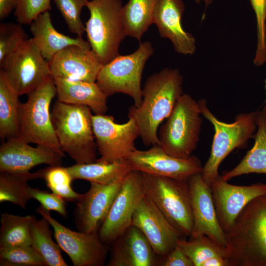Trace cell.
Returning <instances> with one entry per match:
<instances>
[{"label":"cell","instance_id":"cell-1","mask_svg":"<svg viewBox=\"0 0 266 266\" xmlns=\"http://www.w3.org/2000/svg\"><path fill=\"white\" fill-rule=\"evenodd\" d=\"M183 77L176 68H165L149 76L142 89V101L138 107L132 106L129 118H133L145 146L159 145L158 129L171 113L180 96Z\"/></svg>","mask_w":266,"mask_h":266},{"label":"cell","instance_id":"cell-2","mask_svg":"<svg viewBox=\"0 0 266 266\" xmlns=\"http://www.w3.org/2000/svg\"><path fill=\"white\" fill-rule=\"evenodd\" d=\"M225 235L230 266H266V192L246 205Z\"/></svg>","mask_w":266,"mask_h":266},{"label":"cell","instance_id":"cell-3","mask_svg":"<svg viewBox=\"0 0 266 266\" xmlns=\"http://www.w3.org/2000/svg\"><path fill=\"white\" fill-rule=\"evenodd\" d=\"M91 111L87 106L57 100L51 112L53 128L62 151L77 164L97 160Z\"/></svg>","mask_w":266,"mask_h":266},{"label":"cell","instance_id":"cell-4","mask_svg":"<svg viewBox=\"0 0 266 266\" xmlns=\"http://www.w3.org/2000/svg\"><path fill=\"white\" fill-rule=\"evenodd\" d=\"M144 195L182 237H190L194 226L188 181L141 172Z\"/></svg>","mask_w":266,"mask_h":266},{"label":"cell","instance_id":"cell-5","mask_svg":"<svg viewBox=\"0 0 266 266\" xmlns=\"http://www.w3.org/2000/svg\"><path fill=\"white\" fill-rule=\"evenodd\" d=\"M200 114L213 125L215 133L209 158L201 172L204 181L210 186L219 175L222 162L233 150L246 147L248 140L254 138L257 127L255 111L236 115L233 122L219 120L207 106L206 100L198 101Z\"/></svg>","mask_w":266,"mask_h":266},{"label":"cell","instance_id":"cell-6","mask_svg":"<svg viewBox=\"0 0 266 266\" xmlns=\"http://www.w3.org/2000/svg\"><path fill=\"white\" fill-rule=\"evenodd\" d=\"M86 6L90 17L85 33L91 50L103 65L119 55L122 41L127 36L122 18L121 0H89Z\"/></svg>","mask_w":266,"mask_h":266},{"label":"cell","instance_id":"cell-7","mask_svg":"<svg viewBox=\"0 0 266 266\" xmlns=\"http://www.w3.org/2000/svg\"><path fill=\"white\" fill-rule=\"evenodd\" d=\"M27 95V101L21 103L20 106L18 137L28 143L47 146L65 157L55 134L50 112V104L56 96L53 78L47 77Z\"/></svg>","mask_w":266,"mask_h":266},{"label":"cell","instance_id":"cell-8","mask_svg":"<svg viewBox=\"0 0 266 266\" xmlns=\"http://www.w3.org/2000/svg\"><path fill=\"white\" fill-rule=\"evenodd\" d=\"M198 101L183 93L159 132L160 146L168 154L188 158L196 149L202 125Z\"/></svg>","mask_w":266,"mask_h":266},{"label":"cell","instance_id":"cell-9","mask_svg":"<svg viewBox=\"0 0 266 266\" xmlns=\"http://www.w3.org/2000/svg\"><path fill=\"white\" fill-rule=\"evenodd\" d=\"M153 53L151 42L140 43L133 53L119 55L103 65L96 83L108 97L117 93L126 94L133 99V105L139 107L142 101V72L147 61Z\"/></svg>","mask_w":266,"mask_h":266},{"label":"cell","instance_id":"cell-10","mask_svg":"<svg viewBox=\"0 0 266 266\" xmlns=\"http://www.w3.org/2000/svg\"><path fill=\"white\" fill-rule=\"evenodd\" d=\"M9 85L20 96L28 95L51 76L49 62L42 56L32 38L0 63Z\"/></svg>","mask_w":266,"mask_h":266},{"label":"cell","instance_id":"cell-11","mask_svg":"<svg viewBox=\"0 0 266 266\" xmlns=\"http://www.w3.org/2000/svg\"><path fill=\"white\" fill-rule=\"evenodd\" d=\"M92 125L100 157L96 162L111 163L127 159L135 149L134 141L140 136L135 120L116 123L113 116L92 115Z\"/></svg>","mask_w":266,"mask_h":266},{"label":"cell","instance_id":"cell-12","mask_svg":"<svg viewBox=\"0 0 266 266\" xmlns=\"http://www.w3.org/2000/svg\"><path fill=\"white\" fill-rule=\"evenodd\" d=\"M144 196L141 172L133 170L123 178L108 214L101 226L99 235L108 245L132 226L134 212Z\"/></svg>","mask_w":266,"mask_h":266},{"label":"cell","instance_id":"cell-13","mask_svg":"<svg viewBox=\"0 0 266 266\" xmlns=\"http://www.w3.org/2000/svg\"><path fill=\"white\" fill-rule=\"evenodd\" d=\"M36 211L49 222L55 238L74 266H101L104 264L108 245L102 243L98 233L75 232L53 218L50 211L41 205Z\"/></svg>","mask_w":266,"mask_h":266},{"label":"cell","instance_id":"cell-14","mask_svg":"<svg viewBox=\"0 0 266 266\" xmlns=\"http://www.w3.org/2000/svg\"><path fill=\"white\" fill-rule=\"evenodd\" d=\"M127 160L134 170L185 181L194 174L202 172L203 167L201 161L195 156L176 158L157 144L147 150L135 149Z\"/></svg>","mask_w":266,"mask_h":266},{"label":"cell","instance_id":"cell-15","mask_svg":"<svg viewBox=\"0 0 266 266\" xmlns=\"http://www.w3.org/2000/svg\"><path fill=\"white\" fill-rule=\"evenodd\" d=\"M212 197L220 226L228 232L246 205L266 192V184L247 186L230 184L218 175L210 185Z\"/></svg>","mask_w":266,"mask_h":266},{"label":"cell","instance_id":"cell-16","mask_svg":"<svg viewBox=\"0 0 266 266\" xmlns=\"http://www.w3.org/2000/svg\"><path fill=\"white\" fill-rule=\"evenodd\" d=\"M123 178L108 184L90 183V189L76 201L74 211L79 231L99 233L121 188Z\"/></svg>","mask_w":266,"mask_h":266},{"label":"cell","instance_id":"cell-17","mask_svg":"<svg viewBox=\"0 0 266 266\" xmlns=\"http://www.w3.org/2000/svg\"><path fill=\"white\" fill-rule=\"evenodd\" d=\"M132 225L142 232L154 253L162 258L167 255L182 237L145 195L133 213Z\"/></svg>","mask_w":266,"mask_h":266},{"label":"cell","instance_id":"cell-18","mask_svg":"<svg viewBox=\"0 0 266 266\" xmlns=\"http://www.w3.org/2000/svg\"><path fill=\"white\" fill-rule=\"evenodd\" d=\"M188 182L194 221L190 237L205 235L218 245L226 248L225 233L218 222L210 186L204 181L201 172L192 176Z\"/></svg>","mask_w":266,"mask_h":266},{"label":"cell","instance_id":"cell-19","mask_svg":"<svg viewBox=\"0 0 266 266\" xmlns=\"http://www.w3.org/2000/svg\"><path fill=\"white\" fill-rule=\"evenodd\" d=\"M29 144L19 137L6 139L0 147V171L26 173L40 164L61 165L63 157L50 148Z\"/></svg>","mask_w":266,"mask_h":266},{"label":"cell","instance_id":"cell-20","mask_svg":"<svg viewBox=\"0 0 266 266\" xmlns=\"http://www.w3.org/2000/svg\"><path fill=\"white\" fill-rule=\"evenodd\" d=\"M185 6L182 0H157L153 15L160 35L172 43L175 51L184 55H193L196 50V40L182 25Z\"/></svg>","mask_w":266,"mask_h":266},{"label":"cell","instance_id":"cell-21","mask_svg":"<svg viewBox=\"0 0 266 266\" xmlns=\"http://www.w3.org/2000/svg\"><path fill=\"white\" fill-rule=\"evenodd\" d=\"M49 64L53 78L94 82L103 66L91 49L77 45L63 49Z\"/></svg>","mask_w":266,"mask_h":266},{"label":"cell","instance_id":"cell-22","mask_svg":"<svg viewBox=\"0 0 266 266\" xmlns=\"http://www.w3.org/2000/svg\"><path fill=\"white\" fill-rule=\"evenodd\" d=\"M108 266L156 265L153 250L142 232L132 225L115 241Z\"/></svg>","mask_w":266,"mask_h":266},{"label":"cell","instance_id":"cell-23","mask_svg":"<svg viewBox=\"0 0 266 266\" xmlns=\"http://www.w3.org/2000/svg\"><path fill=\"white\" fill-rule=\"evenodd\" d=\"M30 25L33 41L49 62L58 52L69 46L77 45L91 49L88 41L82 37L73 38L58 32L52 23L49 11L39 14Z\"/></svg>","mask_w":266,"mask_h":266},{"label":"cell","instance_id":"cell-24","mask_svg":"<svg viewBox=\"0 0 266 266\" xmlns=\"http://www.w3.org/2000/svg\"><path fill=\"white\" fill-rule=\"evenodd\" d=\"M59 101L70 104L87 106L95 114H105L108 97L96 82L53 78Z\"/></svg>","mask_w":266,"mask_h":266},{"label":"cell","instance_id":"cell-25","mask_svg":"<svg viewBox=\"0 0 266 266\" xmlns=\"http://www.w3.org/2000/svg\"><path fill=\"white\" fill-rule=\"evenodd\" d=\"M255 113L257 129L254 145L235 167L223 172L221 176L226 181L243 174H266V105Z\"/></svg>","mask_w":266,"mask_h":266},{"label":"cell","instance_id":"cell-26","mask_svg":"<svg viewBox=\"0 0 266 266\" xmlns=\"http://www.w3.org/2000/svg\"><path fill=\"white\" fill-rule=\"evenodd\" d=\"M66 168L73 180L82 179L101 184H108L120 180L134 170L127 159L111 163L95 162L76 164Z\"/></svg>","mask_w":266,"mask_h":266},{"label":"cell","instance_id":"cell-27","mask_svg":"<svg viewBox=\"0 0 266 266\" xmlns=\"http://www.w3.org/2000/svg\"><path fill=\"white\" fill-rule=\"evenodd\" d=\"M192 260L194 266H230L228 250L205 235L189 240L181 237L177 244Z\"/></svg>","mask_w":266,"mask_h":266},{"label":"cell","instance_id":"cell-28","mask_svg":"<svg viewBox=\"0 0 266 266\" xmlns=\"http://www.w3.org/2000/svg\"><path fill=\"white\" fill-rule=\"evenodd\" d=\"M19 96L0 71V136L2 139L19 137Z\"/></svg>","mask_w":266,"mask_h":266},{"label":"cell","instance_id":"cell-29","mask_svg":"<svg viewBox=\"0 0 266 266\" xmlns=\"http://www.w3.org/2000/svg\"><path fill=\"white\" fill-rule=\"evenodd\" d=\"M157 0H129L123 6L122 18L126 36L138 41L153 24Z\"/></svg>","mask_w":266,"mask_h":266},{"label":"cell","instance_id":"cell-30","mask_svg":"<svg viewBox=\"0 0 266 266\" xmlns=\"http://www.w3.org/2000/svg\"><path fill=\"white\" fill-rule=\"evenodd\" d=\"M48 221L36 217L31 226L32 246L42 257L47 266H67L62 257L61 248L52 238V232Z\"/></svg>","mask_w":266,"mask_h":266},{"label":"cell","instance_id":"cell-31","mask_svg":"<svg viewBox=\"0 0 266 266\" xmlns=\"http://www.w3.org/2000/svg\"><path fill=\"white\" fill-rule=\"evenodd\" d=\"M41 178L40 170L35 173H0V202H10L24 209L32 199L28 191L29 180Z\"/></svg>","mask_w":266,"mask_h":266},{"label":"cell","instance_id":"cell-32","mask_svg":"<svg viewBox=\"0 0 266 266\" xmlns=\"http://www.w3.org/2000/svg\"><path fill=\"white\" fill-rule=\"evenodd\" d=\"M34 215L21 216L5 212L1 214L0 247L32 245L31 226Z\"/></svg>","mask_w":266,"mask_h":266},{"label":"cell","instance_id":"cell-33","mask_svg":"<svg viewBox=\"0 0 266 266\" xmlns=\"http://www.w3.org/2000/svg\"><path fill=\"white\" fill-rule=\"evenodd\" d=\"M41 178L52 193L66 201H77L82 194L75 192L71 186L73 180L66 167L60 166H50L40 169Z\"/></svg>","mask_w":266,"mask_h":266},{"label":"cell","instance_id":"cell-34","mask_svg":"<svg viewBox=\"0 0 266 266\" xmlns=\"http://www.w3.org/2000/svg\"><path fill=\"white\" fill-rule=\"evenodd\" d=\"M1 266H43L46 263L32 245L0 247Z\"/></svg>","mask_w":266,"mask_h":266},{"label":"cell","instance_id":"cell-35","mask_svg":"<svg viewBox=\"0 0 266 266\" xmlns=\"http://www.w3.org/2000/svg\"><path fill=\"white\" fill-rule=\"evenodd\" d=\"M67 25L68 30L79 37L85 33L81 19L82 8L89 0H53Z\"/></svg>","mask_w":266,"mask_h":266},{"label":"cell","instance_id":"cell-36","mask_svg":"<svg viewBox=\"0 0 266 266\" xmlns=\"http://www.w3.org/2000/svg\"><path fill=\"white\" fill-rule=\"evenodd\" d=\"M256 23L257 43L253 64L260 66L266 62V0H250Z\"/></svg>","mask_w":266,"mask_h":266},{"label":"cell","instance_id":"cell-37","mask_svg":"<svg viewBox=\"0 0 266 266\" xmlns=\"http://www.w3.org/2000/svg\"><path fill=\"white\" fill-rule=\"evenodd\" d=\"M21 25L13 23L0 24V63L29 39Z\"/></svg>","mask_w":266,"mask_h":266},{"label":"cell","instance_id":"cell-38","mask_svg":"<svg viewBox=\"0 0 266 266\" xmlns=\"http://www.w3.org/2000/svg\"><path fill=\"white\" fill-rule=\"evenodd\" d=\"M51 9V0H18L14 15L18 23L30 24L39 14Z\"/></svg>","mask_w":266,"mask_h":266},{"label":"cell","instance_id":"cell-39","mask_svg":"<svg viewBox=\"0 0 266 266\" xmlns=\"http://www.w3.org/2000/svg\"><path fill=\"white\" fill-rule=\"evenodd\" d=\"M28 191L32 198L39 201L45 209L55 211L64 217L67 216L66 200L62 197L53 193H50L30 186Z\"/></svg>","mask_w":266,"mask_h":266},{"label":"cell","instance_id":"cell-40","mask_svg":"<svg viewBox=\"0 0 266 266\" xmlns=\"http://www.w3.org/2000/svg\"><path fill=\"white\" fill-rule=\"evenodd\" d=\"M160 266H194L191 259L177 244L166 256L162 258Z\"/></svg>","mask_w":266,"mask_h":266},{"label":"cell","instance_id":"cell-41","mask_svg":"<svg viewBox=\"0 0 266 266\" xmlns=\"http://www.w3.org/2000/svg\"><path fill=\"white\" fill-rule=\"evenodd\" d=\"M18 0H0V19L8 17L16 7Z\"/></svg>","mask_w":266,"mask_h":266},{"label":"cell","instance_id":"cell-42","mask_svg":"<svg viewBox=\"0 0 266 266\" xmlns=\"http://www.w3.org/2000/svg\"><path fill=\"white\" fill-rule=\"evenodd\" d=\"M203 1L205 6V10L211 4L212 0H201Z\"/></svg>","mask_w":266,"mask_h":266},{"label":"cell","instance_id":"cell-43","mask_svg":"<svg viewBox=\"0 0 266 266\" xmlns=\"http://www.w3.org/2000/svg\"><path fill=\"white\" fill-rule=\"evenodd\" d=\"M265 88L266 94V78L265 81ZM265 105H266V99L265 100Z\"/></svg>","mask_w":266,"mask_h":266},{"label":"cell","instance_id":"cell-44","mask_svg":"<svg viewBox=\"0 0 266 266\" xmlns=\"http://www.w3.org/2000/svg\"><path fill=\"white\" fill-rule=\"evenodd\" d=\"M201 0H195V1L197 3H200Z\"/></svg>","mask_w":266,"mask_h":266}]
</instances>
